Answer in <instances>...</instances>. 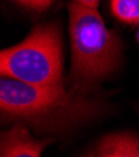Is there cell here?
Instances as JSON below:
<instances>
[{"label": "cell", "instance_id": "6da1fadb", "mask_svg": "<svg viewBox=\"0 0 139 157\" xmlns=\"http://www.w3.org/2000/svg\"><path fill=\"white\" fill-rule=\"evenodd\" d=\"M100 99L65 89L63 84L30 85L10 77L0 80L3 124H22L36 135H65L107 112Z\"/></svg>", "mask_w": 139, "mask_h": 157}, {"label": "cell", "instance_id": "7a4b0ae2", "mask_svg": "<svg viewBox=\"0 0 139 157\" xmlns=\"http://www.w3.org/2000/svg\"><path fill=\"white\" fill-rule=\"evenodd\" d=\"M68 10L72 67L67 86L88 94L117 69L122 43L119 36L105 26L96 9L72 2Z\"/></svg>", "mask_w": 139, "mask_h": 157}, {"label": "cell", "instance_id": "3957f363", "mask_svg": "<svg viewBox=\"0 0 139 157\" xmlns=\"http://www.w3.org/2000/svg\"><path fill=\"white\" fill-rule=\"evenodd\" d=\"M0 74L30 85L63 84V49L58 24L38 25L20 44L2 50Z\"/></svg>", "mask_w": 139, "mask_h": 157}, {"label": "cell", "instance_id": "277c9868", "mask_svg": "<svg viewBox=\"0 0 139 157\" xmlns=\"http://www.w3.org/2000/svg\"><path fill=\"white\" fill-rule=\"evenodd\" d=\"M54 141V137L34 139L29 127L13 124L9 130L2 132L0 157H40L44 148Z\"/></svg>", "mask_w": 139, "mask_h": 157}, {"label": "cell", "instance_id": "5b68a950", "mask_svg": "<svg viewBox=\"0 0 139 157\" xmlns=\"http://www.w3.org/2000/svg\"><path fill=\"white\" fill-rule=\"evenodd\" d=\"M98 157H139V137L132 132L104 136L96 146Z\"/></svg>", "mask_w": 139, "mask_h": 157}, {"label": "cell", "instance_id": "8992f818", "mask_svg": "<svg viewBox=\"0 0 139 157\" xmlns=\"http://www.w3.org/2000/svg\"><path fill=\"white\" fill-rule=\"evenodd\" d=\"M113 15L127 24H139V0H110Z\"/></svg>", "mask_w": 139, "mask_h": 157}, {"label": "cell", "instance_id": "52a82bcc", "mask_svg": "<svg viewBox=\"0 0 139 157\" xmlns=\"http://www.w3.org/2000/svg\"><path fill=\"white\" fill-rule=\"evenodd\" d=\"M15 2L24 5L25 8L31 9V10L43 11V10L48 9L54 3V0H15Z\"/></svg>", "mask_w": 139, "mask_h": 157}, {"label": "cell", "instance_id": "ba28073f", "mask_svg": "<svg viewBox=\"0 0 139 157\" xmlns=\"http://www.w3.org/2000/svg\"><path fill=\"white\" fill-rule=\"evenodd\" d=\"M73 3L78 4V5H82L85 8H92V9H96L100 0H73Z\"/></svg>", "mask_w": 139, "mask_h": 157}, {"label": "cell", "instance_id": "9c48e42d", "mask_svg": "<svg viewBox=\"0 0 139 157\" xmlns=\"http://www.w3.org/2000/svg\"><path fill=\"white\" fill-rule=\"evenodd\" d=\"M84 157H94V155H93V153H90V152H89V153H87V155H85V156H84Z\"/></svg>", "mask_w": 139, "mask_h": 157}, {"label": "cell", "instance_id": "30bf717a", "mask_svg": "<svg viewBox=\"0 0 139 157\" xmlns=\"http://www.w3.org/2000/svg\"><path fill=\"white\" fill-rule=\"evenodd\" d=\"M137 39H138V41H139V33H138V35H137Z\"/></svg>", "mask_w": 139, "mask_h": 157}, {"label": "cell", "instance_id": "8fae6325", "mask_svg": "<svg viewBox=\"0 0 139 157\" xmlns=\"http://www.w3.org/2000/svg\"><path fill=\"white\" fill-rule=\"evenodd\" d=\"M138 113H139V109H138Z\"/></svg>", "mask_w": 139, "mask_h": 157}]
</instances>
